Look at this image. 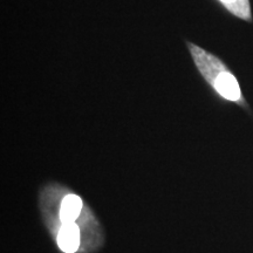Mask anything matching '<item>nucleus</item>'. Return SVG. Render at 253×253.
I'll list each match as a JSON object with an SVG mask.
<instances>
[{
  "instance_id": "f257e3e1",
  "label": "nucleus",
  "mask_w": 253,
  "mask_h": 253,
  "mask_svg": "<svg viewBox=\"0 0 253 253\" xmlns=\"http://www.w3.org/2000/svg\"><path fill=\"white\" fill-rule=\"evenodd\" d=\"M196 68L218 96L227 102L246 107L242 88L237 78L223 60L192 42H186Z\"/></svg>"
},
{
  "instance_id": "f03ea898",
  "label": "nucleus",
  "mask_w": 253,
  "mask_h": 253,
  "mask_svg": "<svg viewBox=\"0 0 253 253\" xmlns=\"http://www.w3.org/2000/svg\"><path fill=\"white\" fill-rule=\"evenodd\" d=\"M80 227L75 223L62 224L58 233V244L62 252L75 253L80 248Z\"/></svg>"
},
{
  "instance_id": "7ed1b4c3",
  "label": "nucleus",
  "mask_w": 253,
  "mask_h": 253,
  "mask_svg": "<svg viewBox=\"0 0 253 253\" xmlns=\"http://www.w3.org/2000/svg\"><path fill=\"white\" fill-rule=\"evenodd\" d=\"M84 203L82 199L77 195H67L63 198L60 207V220L61 224L75 223L82 212Z\"/></svg>"
},
{
  "instance_id": "20e7f679",
  "label": "nucleus",
  "mask_w": 253,
  "mask_h": 253,
  "mask_svg": "<svg viewBox=\"0 0 253 253\" xmlns=\"http://www.w3.org/2000/svg\"><path fill=\"white\" fill-rule=\"evenodd\" d=\"M219 4L226 9L229 13L235 15L236 18L251 23L252 12L250 0H218Z\"/></svg>"
}]
</instances>
